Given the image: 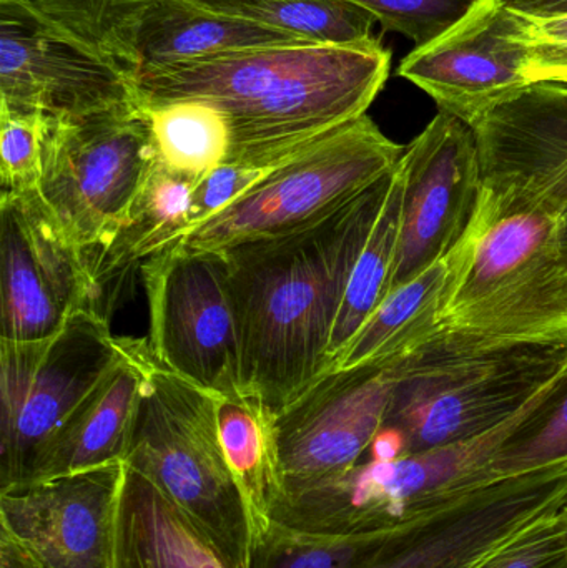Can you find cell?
I'll list each match as a JSON object with an SVG mask.
<instances>
[{
	"mask_svg": "<svg viewBox=\"0 0 567 568\" xmlns=\"http://www.w3.org/2000/svg\"><path fill=\"white\" fill-rule=\"evenodd\" d=\"M150 356L146 341L120 337L119 359L42 450L26 483L125 460Z\"/></svg>",
	"mask_w": 567,
	"mask_h": 568,
	"instance_id": "cell-19",
	"label": "cell"
},
{
	"mask_svg": "<svg viewBox=\"0 0 567 568\" xmlns=\"http://www.w3.org/2000/svg\"><path fill=\"white\" fill-rule=\"evenodd\" d=\"M528 409V407H526ZM479 439L393 460H366L342 476L276 499L272 523L322 536H372L396 529L493 483L489 457L519 417Z\"/></svg>",
	"mask_w": 567,
	"mask_h": 568,
	"instance_id": "cell-6",
	"label": "cell"
},
{
	"mask_svg": "<svg viewBox=\"0 0 567 568\" xmlns=\"http://www.w3.org/2000/svg\"><path fill=\"white\" fill-rule=\"evenodd\" d=\"M403 170L402 160L393 173L388 192L376 216L375 225L356 258L350 276L342 307L333 326L328 344V367L338 359L360 327L372 316L388 294L398 246L399 219H402ZM325 371V373H326ZM323 373V374H325Z\"/></svg>",
	"mask_w": 567,
	"mask_h": 568,
	"instance_id": "cell-26",
	"label": "cell"
},
{
	"mask_svg": "<svg viewBox=\"0 0 567 568\" xmlns=\"http://www.w3.org/2000/svg\"><path fill=\"white\" fill-rule=\"evenodd\" d=\"M483 182L513 186L567 216V87L535 83L475 129Z\"/></svg>",
	"mask_w": 567,
	"mask_h": 568,
	"instance_id": "cell-18",
	"label": "cell"
},
{
	"mask_svg": "<svg viewBox=\"0 0 567 568\" xmlns=\"http://www.w3.org/2000/svg\"><path fill=\"white\" fill-rule=\"evenodd\" d=\"M50 29L135 75L133 37L153 0H19Z\"/></svg>",
	"mask_w": 567,
	"mask_h": 568,
	"instance_id": "cell-27",
	"label": "cell"
},
{
	"mask_svg": "<svg viewBox=\"0 0 567 568\" xmlns=\"http://www.w3.org/2000/svg\"><path fill=\"white\" fill-rule=\"evenodd\" d=\"M140 103L132 77L50 29L19 0H0V106L82 116Z\"/></svg>",
	"mask_w": 567,
	"mask_h": 568,
	"instance_id": "cell-16",
	"label": "cell"
},
{
	"mask_svg": "<svg viewBox=\"0 0 567 568\" xmlns=\"http://www.w3.org/2000/svg\"><path fill=\"white\" fill-rule=\"evenodd\" d=\"M120 356L102 317L79 311L47 339L0 337V489L33 464Z\"/></svg>",
	"mask_w": 567,
	"mask_h": 568,
	"instance_id": "cell-9",
	"label": "cell"
},
{
	"mask_svg": "<svg viewBox=\"0 0 567 568\" xmlns=\"http://www.w3.org/2000/svg\"><path fill=\"white\" fill-rule=\"evenodd\" d=\"M383 534L322 536L272 523L253 540L250 568H356Z\"/></svg>",
	"mask_w": 567,
	"mask_h": 568,
	"instance_id": "cell-30",
	"label": "cell"
},
{
	"mask_svg": "<svg viewBox=\"0 0 567 568\" xmlns=\"http://www.w3.org/2000/svg\"><path fill=\"white\" fill-rule=\"evenodd\" d=\"M220 440L252 523L253 540L272 526V510L283 490L273 414L250 394L220 396Z\"/></svg>",
	"mask_w": 567,
	"mask_h": 568,
	"instance_id": "cell-24",
	"label": "cell"
},
{
	"mask_svg": "<svg viewBox=\"0 0 567 568\" xmlns=\"http://www.w3.org/2000/svg\"><path fill=\"white\" fill-rule=\"evenodd\" d=\"M186 2L202 7V9L212 10V12L242 17L246 10L255 9V7L273 2V0H186Z\"/></svg>",
	"mask_w": 567,
	"mask_h": 568,
	"instance_id": "cell-38",
	"label": "cell"
},
{
	"mask_svg": "<svg viewBox=\"0 0 567 568\" xmlns=\"http://www.w3.org/2000/svg\"><path fill=\"white\" fill-rule=\"evenodd\" d=\"M567 506V467L493 480L379 537L356 568H473Z\"/></svg>",
	"mask_w": 567,
	"mask_h": 568,
	"instance_id": "cell-11",
	"label": "cell"
},
{
	"mask_svg": "<svg viewBox=\"0 0 567 568\" xmlns=\"http://www.w3.org/2000/svg\"><path fill=\"white\" fill-rule=\"evenodd\" d=\"M140 276L153 359L220 396L242 393L239 334L222 253L190 252L175 243L146 260Z\"/></svg>",
	"mask_w": 567,
	"mask_h": 568,
	"instance_id": "cell-10",
	"label": "cell"
},
{
	"mask_svg": "<svg viewBox=\"0 0 567 568\" xmlns=\"http://www.w3.org/2000/svg\"><path fill=\"white\" fill-rule=\"evenodd\" d=\"M90 282L40 190L0 199V320L12 341L47 339L89 310Z\"/></svg>",
	"mask_w": 567,
	"mask_h": 568,
	"instance_id": "cell-15",
	"label": "cell"
},
{
	"mask_svg": "<svg viewBox=\"0 0 567 568\" xmlns=\"http://www.w3.org/2000/svg\"><path fill=\"white\" fill-rule=\"evenodd\" d=\"M0 568H53L42 554L0 524Z\"/></svg>",
	"mask_w": 567,
	"mask_h": 568,
	"instance_id": "cell-36",
	"label": "cell"
},
{
	"mask_svg": "<svg viewBox=\"0 0 567 568\" xmlns=\"http://www.w3.org/2000/svg\"><path fill=\"white\" fill-rule=\"evenodd\" d=\"M559 516H561L563 526H565L566 542H567V506L563 507V509L559 510Z\"/></svg>",
	"mask_w": 567,
	"mask_h": 568,
	"instance_id": "cell-40",
	"label": "cell"
},
{
	"mask_svg": "<svg viewBox=\"0 0 567 568\" xmlns=\"http://www.w3.org/2000/svg\"><path fill=\"white\" fill-rule=\"evenodd\" d=\"M402 170V219L388 293L445 260L465 239L483 189L475 130L438 112L405 146Z\"/></svg>",
	"mask_w": 567,
	"mask_h": 568,
	"instance_id": "cell-14",
	"label": "cell"
},
{
	"mask_svg": "<svg viewBox=\"0 0 567 568\" xmlns=\"http://www.w3.org/2000/svg\"><path fill=\"white\" fill-rule=\"evenodd\" d=\"M566 366L567 341L478 343L438 331L395 364L383 427L406 454L469 443L518 417Z\"/></svg>",
	"mask_w": 567,
	"mask_h": 568,
	"instance_id": "cell-4",
	"label": "cell"
},
{
	"mask_svg": "<svg viewBox=\"0 0 567 568\" xmlns=\"http://www.w3.org/2000/svg\"><path fill=\"white\" fill-rule=\"evenodd\" d=\"M453 275L455 260L452 252L412 282L388 293L330 371L368 363H393L418 349L439 331Z\"/></svg>",
	"mask_w": 567,
	"mask_h": 568,
	"instance_id": "cell-23",
	"label": "cell"
},
{
	"mask_svg": "<svg viewBox=\"0 0 567 568\" xmlns=\"http://www.w3.org/2000/svg\"><path fill=\"white\" fill-rule=\"evenodd\" d=\"M396 363L328 371L273 414L282 493L333 479L362 463L385 424Z\"/></svg>",
	"mask_w": 567,
	"mask_h": 568,
	"instance_id": "cell-13",
	"label": "cell"
},
{
	"mask_svg": "<svg viewBox=\"0 0 567 568\" xmlns=\"http://www.w3.org/2000/svg\"><path fill=\"white\" fill-rule=\"evenodd\" d=\"M528 16V13H526ZM529 19V79L535 83L567 85V13Z\"/></svg>",
	"mask_w": 567,
	"mask_h": 568,
	"instance_id": "cell-35",
	"label": "cell"
},
{
	"mask_svg": "<svg viewBox=\"0 0 567 568\" xmlns=\"http://www.w3.org/2000/svg\"><path fill=\"white\" fill-rule=\"evenodd\" d=\"M392 52L373 37L355 45L286 42L173 63L133 79L142 105L199 99L232 123L230 160L282 162L366 115L385 87Z\"/></svg>",
	"mask_w": 567,
	"mask_h": 568,
	"instance_id": "cell-2",
	"label": "cell"
},
{
	"mask_svg": "<svg viewBox=\"0 0 567 568\" xmlns=\"http://www.w3.org/2000/svg\"><path fill=\"white\" fill-rule=\"evenodd\" d=\"M107 568H223L162 490L123 463Z\"/></svg>",
	"mask_w": 567,
	"mask_h": 568,
	"instance_id": "cell-21",
	"label": "cell"
},
{
	"mask_svg": "<svg viewBox=\"0 0 567 568\" xmlns=\"http://www.w3.org/2000/svg\"><path fill=\"white\" fill-rule=\"evenodd\" d=\"M45 115L0 106V179L2 192L40 189Z\"/></svg>",
	"mask_w": 567,
	"mask_h": 568,
	"instance_id": "cell-31",
	"label": "cell"
},
{
	"mask_svg": "<svg viewBox=\"0 0 567 568\" xmlns=\"http://www.w3.org/2000/svg\"><path fill=\"white\" fill-rule=\"evenodd\" d=\"M395 170L322 219L220 250L239 334L240 390L270 413L328 367L350 276Z\"/></svg>",
	"mask_w": 567,
	"mask_h": 568,
	"instance_id": "cell-1",
	"label": "cell"
},
{
	"mask_svg": "<svg viewBox=\"0 0 567 568\" xmlns=\"http://www.w3.org/2000/svg\"><path fill=\"white\" fill-rule=\"evenodd\" d=\"M219 397L150 356L123 463L162 490L223 568H250L252 523L220 440Z\"/></svg>",
	"mask_w": 567,
	"mask_h": 568,
	"instance_id": "cell-5",
	"label": "cell"
},
{
	"mask_svg": "<svg viewBox=\"0 0 567 568\" xmlns=\"http://www.w3.org/2000/svg\"><path fill=\"white\" fill-rule=\"evenodd\" d=\"M123 463L0 489V524L53 568L109 567L110 523Z\"/></svg>",
	"mask_w": 567,
	"mask_h": 568,
	"instance_id": "cell-17",
	"label": "cell"
},
{
	"mask_svg": "<svg viewBox=\"0 0 567 568\" xmlns=\"http://www.w3.org/2000/svg\"><path fill=\"white\" fill-rule=\"evenodd\" d=\"M405 146L389 140L368 115L360 116L286 160L269 179L179 245L220 252L236 243L280 235L345 205L398 166Z\"/></svg>",
	"mask_w": 567,
	"mask_h": 568,
	"instance_id": "cell-8",
	"label": "cell"
},
{
	"mask_svg": "<svg viewBox=\"0 0 567 568\" xmlns=\"http://www.w3.org/2000/svg\"><path fill=\"white\" fill-rule=\"evenodd\" d=\"M529 19L508 0H476L473 9L402 60L398 75L432 97L439 112L473 130L533 85Z\"/></svg>",
	"mask_w": 567,
	"mask_h": 568,
	"instance_id": "cell-12",
	"label": "cell"
},
{
	"mask_svg": "<svg viewBox=\"0 0 567 568\" xmlns=\"http://www.w3.org/2000/svg\"><path fill=\"white\" fill-rule=\"evenodd\" d=\"M143 109L149 116L156 162L166 172L199 185L232 156V123L213 103L182 99Z\"/></svg>",
	"mask_w": 567,
	"mask_h": 568,
	"instance_id": "cell-25",
	"label": "cell"
},
{
	"mask_svg": "<svg viewBox=\"0 0 567 568\" xmlns=\"http://www.w3.org/2000/svg\"><path fill=\"white\" fill-rule=\"evenodd\" d=\"M286 42L305 40L256 20L202 9L186 0H153L133 37V79L173 63Z\"/></svg>",
	"mask_w": 567,
	"mask_h": 568,
	"instance_id": "cell-22",
	"label": "cell"
},
{
	"mask_svg": "<svg viewBox=\"0 0 567 568\" xmlns=\"http://www.w3.org/2000/svg\"><path fill=\"white\" fill-rule=\"evenodd\" d=\"M473 568H567L561 516L556 513L529 524Z\"/></svg>",
	"mask_w": 567,
	"mask_h": 568,
	"instance_id": "cell-33",
	"label": "cell"
},
{
	"mask_svg": "<svg viewBox=\"0 0 567 568\" xmlns=\"http://www.w3.org/2000/svg\"><path fill=\"white\" fill-rule=\"evenodd\" d=\"M563 239H565V245L567 250V216L565 219V226H563Z\"/></svg>",
	"mask_w": 567,
	"mask_h": 568,
	"instance_id": "cell-41",
	"label": "cell"
},
{
	"mask_svg": "<svg viewBox=\"0 0 567 568\" xmlns=\"http://www.w3.org/2000/svg\"><path fill=\"white\" fill-rule=\"evenodd\" d=\"M195 186L156 162L112 242L85 258L89 313L110 323L123 297L132 291L143 263L186 235Z\"/></svg>",
	"mask_w": 567,
	"mask_h": 568,
	"instance_id": "cell-20",
	"label": "cell"
},
{
	"mask_svg": "<svg viewBox=\"0 0 567 568\" xmlns=\"http://www.w3.org/2000/svg\"><path fill=\"white\" fill-rule=\"evenodd\" d=\"M519 12L533 17H556L567 13V0H508Z\"/></svg>",
	"mask_w": 567,
	"mask_h": 568,
	"instance_id": "cell-39",
	"label": "cell"
},
{
	"mask_svg": "<svg viewBox=\"0 0 567 568\" xmlns=\"http://www.w3.org/2000/svg\"><path fill=\"white\" fill-rule=\"evenodd\" d=\"M565 219L513 186L483 182L475 219L453 250L439 333L478 343L567 341Z\"/></svg>",
	"mask_w": 567,
	"mask_h": 568,
	"instance_id": "cell-3",
	"label": "cell"
},
{
	"mask_svg": "<svg viewBox=\"0 0 567 568\" xmlns=\"http://www.w3.org/2000/svg\"><path fill=\"white\" fill-rule=\"evenodd\" d=\"M242 17L320 45H355L373 39L372 13L350 0H273Z\"/></svg>",
	"mask_w": 567,
	"mask_h": 568,
	"instance_id": "cell-29",
	"label": "cell"
},
{
	"mask_svg": "<svg viewBox=\"0 0 567 568\" xmlns=\"http://www.w3.org/2000/svg\"><path fill=\"white\" fill-rule=\"evenodd\" d=\"M155 166L142 103L82 116L45 115L40 195L83 263L112 242Z\"/></svg>",
	"mask_w": 567,
	"mask_h": 568,
	"instance_id": "cell-7",
	"label": "cell"
},
{
	"mask_svg": "<svg viewBox=\"0 0 567 568\" xmlns=\"http://www.w3.org/2000/svg\"><path fill=\"white\" fill-rule=\"evenodd\" d=\"M286 160H282V162L229 160L219 169L213 170L195 186L190 229L186 233L192 232L196 226L209 222L210 219L219 215L233 203L239 202L250 190L255 189L263 180L269 179Z\"/></svg>",
	"mask_w": 567,
	"mask_h": 568,
	"instance_id": "cell-34",
	"label": "cell"
},
{
	"mask_svg": "<svg viewBox=\"0 0 567 568\" xmlns=\"http://www.w3.org/2000/svg\"><path fill=\"white\" fill-rule=\"evenodd\" d=\"M382 23L383 30L408 37L416 47L426 45L448 32L476 0H350Z\"/></svg>",
	"mask_w": 567,
	"mask_h": 568,
	"instance_id": "cell-32",
	"label": "cell"
},
{
	"mask_svg": "<svg viewBox=\"0 0 567 568\" xmlns=\"http://www.w3.org/2000/svg\"><path fill=\"white\" fill-rule=\"evenodd\" d=\"M567 467V366L519 417L489 457V479Z\"/></svg>",
	"mask_w": 567,
	"mask_h": 568,
	"instance_id": "cell-28",
	"label": "cell"
},
{
	"mask_svg": "<svg viewBox=\"0 0 567 568\" xmlns=\"http://www.w3.org/2000/svg\"><path fill=\"white\" fill-rule=\"evenodd\" d=\"M369 459L373 460H393L405 456V443L403 437L396 430L389 427H382L379 433L373 439L368 449Z\"/></svg>",
	"mask_w": 567,
	"mask_h": 568,
	"instance_id": "cell-37",
	"label": "cell"
}]
</instances>
